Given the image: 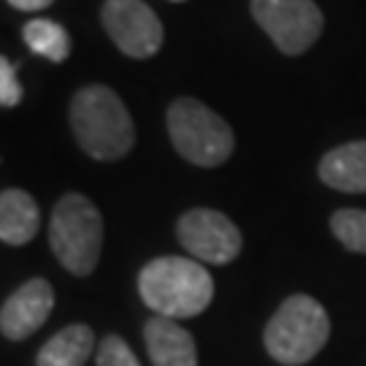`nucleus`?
Instances as JSON below:
<instances>
[{
  "label": "nucleus",
  "mask_w": 366,
  "mask_h": 366,
  "mask_svg": "<svg viewBox=\"0 0 366 366\" xmlns=\"http://www.w3.org/2000/svg\"><path fill=\"white\" fill-rule=\"evenodd\" d=\"M71 131L95 160H119L136 142L128 106L106 84H87L71 98Z\"/></svg>",
  "instance_id": "nucleus-2"
},
{
  "label": "nucleus",
  "mask_w": 366,
  "mask_h": 366,
  "mask_svg": "<svg viewBox=\"0 0 366 366\" xmlns=\"http://www.w3.org/2000/svg\"><path fill=\"white\" fill-rule=\"evenodd\" d=\"M22 101V84L16 79V71H14L11 60L3 57L0 60V104L3 109H11Z\"/></svg>",
  "instance_id": "nucleus-17"
},
{
  "label": "nucleus",
  "mask_w": 366,
  "mask_h": 366,
  "mask_svg": "<svg viewBox=\"0 0 366 366\" xmlns=\"http://www.w3.org/2000/svg\"><path fill=\"white\" fill-rule=\"evenodd\" d=\"M139 296L152 312L171 320H184L201 315L212 304L214 280L209 269L196 258L160 255L142 266Z\"/></svg>",
  "instance_id": "nucleus-1"
},
{
  "label": "nucleus",
  "mask_w": 366,
  "mask_h": 366,
  "mask_svg": "<svg viewBox=\"0 0 366 366\" xmlns=\"http://www.w3.org/2000/svg\"><path fill=\"white\" fill-rule=\"evenodd\" d=\"M331 334L326 307L307 293H293L280 304L263 331L269 355L282 366L310 364L326 347Z\"/></svg>",
  "instance_id": "nucleus-3"
},
{
  "label": "nucleus",
  "mask_w": 366,
  "mask_h": 366,
  "mask_svg": "<svg viewBox=\"0 0 366 366\" xmlns=\"http://www.w3.org/2000/svg\"><path fill=\"white\" fill-rule=\"evenodd\" d=\"M27 49L46 57L49 63H63L71 54V36L63 25H57L52 19H30L22 30Z\"/></svg>",
  "instance_id": "nucleus-14"
},
{
  "label": "nucleus",
  "mask_w": 366,
  "mask_h": 366,
  "mask_svg": "<svg viewBox=\"0 0 366 366\" xmlns=\"http://www.w3.org/2000/svg\"><path fill=\"white\" fill-rule=\"evenodd\" d=\"M331 234L350 252L366 255V212L364 209H340L331 214Z\"/></svg>",
  "instance_id": "nucleus-15"
},
{
  "label": "nucleus",
  "mask_w": 366,
  "mask_h": 366,
  "mask_svg": "<svg viewBox=\"0 0 366 366\" xmlns=\"http://www.w3.org/2000/svg\"><path fill=\"white\" fill-rule=\"evenodd\" d=\"M9 6H14L16 11H44L49 9L54 0H6Z\"/></svg>",
  "instance_id": "nucleus-18"
},
{
  "label": "nucleus",
  "mask_w": 366,
  "mask_h": 366,
  "mask_svg": "<svg viewBox=\"0 0 366 366\" xmlns=\"http://www.w3.org/2000/svg\"><path fill=\"white\" fill-rule=\"evenodd\" d=\"M144 342L152 366H198L196 340L171 317H149L144 323Z\"/></svg>",
  "instance_id": "nucleus-10"
},
{
  "label": "nucleus",
  "mask_w": 366,
  "mask_h": 366,
  "mask_svg": "<svg viewBox=\"0 0 366 366\" xmlns=\"http://www.w3.org/2000/svg\"><path fill=\"white\" fill-rule=\"evenodd\" d=\"M39 204L19 187H6L0 193V239L3 244L22 247L39 234Z\"/></svg>",
  "instance_id": "nucleus-12"
},
{
  "label": "nucleus",
  "mask_w": 366,
  "mask_h": 366,
  "mask_svg": "<svg viewBox=\"0 0 366 366\" xmlns=\"http://www.w3.org/2000/svg\"><path fill=\"white\" fill-rule=\"evenodd\" d=\"M249 11L282 54H304L323 33L315 0H249Z\"/></svg>",
  "instance_id": "nucleus-6"
},
{
  "label": "nucleus",
  "mask_w": 366,
  "mask_h": 366,
  "mask_svg": "<svg viewBox=\"0 0 366 366\" xmlns=\"http://www.w3.org/2000/svg\"><path fill=\"white\" fill-rule=\"evenodd\" d=\"M54 310V290L44 277H33L25 285L14 290L9 299L3 301L0 310V331L11 342L27 340L36 334Z\"/></svg>",
  "instance_id": "nucleus-9"
},
{
  "label": "nucleus",
  "mask_w": 366,
  "mask_h": 366,
  "mask_svg": "<svg viewBox=\"0 0 366 366\" xmlns=\"http://www.w3.org/2000/svg\"><path fill=\"white\" fill-rule=\"evenodd\" d=\"M171 3H184V0H171Z\"/></svg>",
  "instance_id": "nucleus-19"
},
{
  "label": "nucleus",
  "mask_w": 366,
  "mask_h": 366,
  "mask_svg": "<svg viewBox=\"0 0 366 366\" xmlns=\"http://www.w3.org/2000/svg\"><path fill=\"white\" fill-rule=\"evenodd\" d=\"M95 366H142L136 353L131 350V345L117 337L109 334L98 342V353H95Z\"/></svg>",
  "instance_id": "nucleus-16"
},
{
  "label": "nucleus",
  "mask_w": 366,
  "mask_h": 366,
  "mask_svg": "<svg viewBox=\"0 0 366 366\" xmlns=\"http://www.w3.org/2000/svg\"><path fill=\"white\" fill-rule=\"evenodd\" d=\"M101 22L114 46L133 60H147L157 54L166 39L163 22L144 0H106Z\"/></svg>",
  "instance_id": "nucleus-7"
},
{
  "label": "nucleus",
  "mask_w": 366,
  "mask_h": 366,
  "mask_svg": "<svg viewBox=\"0 0 366 366\" xmlns=\"http://www.w3.org/2000/svg\"><path fill=\"white\" fill-rule=\"evenodd\" d=\"M166 122L174 149L193 166L214 169L234 152L231 125L196 98H177L169 106Z\"/></svg>",
  "instance_id": "nucleus-5"
},
{
  "label": "nucleus",
  "mask_w": 366,
  "mask_h": 366,
  "mask_svg": "<svg viewBox=\"0 0 366 366\" xmlns=\"http://www.w3.org/2000/svg\"><path fill=\"white\" fill-rule=\"evenodd\" d=\"M101 244H104V220L98 207L81 193H66L54 204L49 220L52 255L71 274L87 277L98 266Z\"/></svg>",
  "instance_id": "nucleus-4"
},
{
  "label": "nucleus",
  "mask_w": 366,
  "mask_h": 366,
  "mask_svg": "<svg viewBox=\"0 0 366 366\" xmlns=\"http://www.w3.org/2000/svg\"><path fill=\"white\" fill-rule=\"evenodd\" d=\"M177 236L196 261L212 266H225L242 252V231L217 209L184 212L177 222Z\"/></svg>",
  "instance_id": "nucleus-8"
},
{
  "label": "nucleus",
  "mask_w": 366,
  "mask_h": 366,
  "mask_svg": "<svg viewBox=\"0 0 366 366\" xmlns=\"http://www.w3.org/2000/svg\"><path fill=\"white\" fill-rule=\"evenodd\" d=\"M95 353V334L84 323L57 331L36 355V366H84Z\"/></svg>",
  "instance_id": "nucleus-13"
},
{
  "label": "nucleus",
  "mask_w": 366,
  "mask_h": 366,
  "mask_svg": "<svg viewBox=\"0 0 366 366\" xmlns=\"http://www.w3.org/2000/svg\"><path fill=\"white\" fill-rule=\"evenodd\" d=\"M320 179L342 193H366V139L334 147L317 166Z\"/></svg>",
  "instance_id": "nucleus-11"
}]
</instances>
